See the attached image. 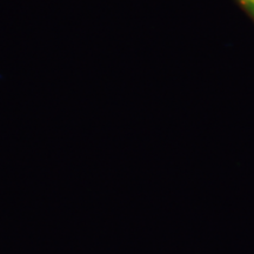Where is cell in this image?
<instances>
[{
  "label": "cell",
  "instance_id": "1",
  "mask_svg": "<svg viewBox=\"0 0 254 254\" xmlns=\"http://www.w3.org/2000/svg\"><path fill=\"white\" fill-rule=\"evenodd\" d=\"M240 2L247 9V12H250L254 17V0H240Z\"/></svg>",
  "mask_w": 254,
  "mask_h": 254
}]
</instances>
